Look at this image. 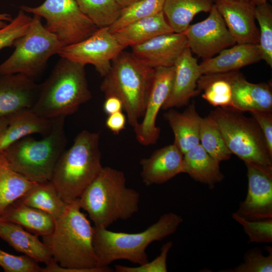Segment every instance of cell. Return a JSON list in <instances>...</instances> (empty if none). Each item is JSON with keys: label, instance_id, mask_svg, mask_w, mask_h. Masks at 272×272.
<instances>
[{"label": "cell", "instance_id": "6da1fadb", "mask_svg": "<svg viewBox=\"0 0 272 272\" xmlns=\"http://www.w3.org/2000/svg\"><path fill=\"white\" fill-rule=\"evenodd\" d=\"M79 198L55 219L52 232L42 237L53 259L42 272H110L100 267L93 244L94 226L81 211Z\"/></svg>", "mask_w": 272, "mask_h": 272}, {"label": "cell", "instance_id": "7a4b0ae2", "mask_svg": "<svg viewBox=\"0 0 272 272\" xmlns=\"http://www.w3.org/2000/svg\"><path fill=\"white\" fill-rule=\"evenodd\" d=\"M78 198L81 209L88 213L94 226L108 228L138 212L140 194L126 186L122 171L103 167Z\"/></svg>", "mask_w": 272, "mask_h": 272}, {"label": "cell", "instance_id": "3957f363", "mask_svg": "<svg viewBox=\"0 0 272 272\" xmlns=\"http://www.w3.org/2000/svg\"><path fill=\"white\" fill-rule=\"evenodd\" d=\"M91 98L85 65L60 57L48 77L39 84L31 109L42 117L53 119L74 114Z\"/></svg>", "mask_w": 272, "mask_h": 272}, {"label": "cell", "instance_id": "277c9868", "mask_svg": "<svg viewBox=\"0 0 272 272\" xmlns=\"http://www.w3.org/2000/svg\"><path fill=\"white\" fill-rule=\"evenodd\" d=\"M182 222L180 215L168 213L139 233L114 232L94 226L93 244L99 266H109L113 261L121 259L138 265L149 261L146 253L148 246L174 233Z\"/></svg>", "mask_w": 272, "mask_h": 272}, {"label": "cell", "instance_id": "5b68a950", "mask_svg": "<svg viewBox=\"0 0 272 272\" xmlns=\"http://www.w3.org/2000/svg\"><path fill=\"white\" fill-rule=\"evenodd\" d=\"M99 140V132L82 130L57 162L50 181L66 203L78 198L102 170Z\"/></svg>", "mask_w": 272, "mask_h": 272}, {"label": "cell", "instance_id": "8992f818", "mask_svg": "<svg viewBox=\"0 0 272 272\" xmlns=\"http://www.w3.org/2000/svg\"><path fill=\"white\" fill-rule=\"evenodd\" d=\"M65 118L53 119L52 129L43 138L37 140L28 135L9 147L3 153L11 167L31 181H50L67 143Z\"/></svg>", "mask_w": 272, "mask_h": 272}, {"label": "cell", "instance_id": "52a82bcc", "mask_svg": "<svg viewBox=\"0 0 272 272\" xmlns=\"http://www.w3.org/2000/svg\"><path fill=\"white\" fill-rule=\"evenodd\" d=\"M154 69L132 52L123 50L112 61L100 88L105 97L114 96L123 103L129 124L135 127L143 117Z\"/></svg>", "mask_w": 272, "mask_h": 272}, {"label": "cell", "instance_id": "ba28073f", "mask_svg": "<svg viewBox=\"0 0 272 272\" xmlns=\"http://www.w3.org/2000/svg\"><path fill=\"white\" fill-rule=\"evenodd\" d=\"M209 116L216 123L232 154L272 177V155L255 120L242 112L218 107Z\"/></svg>", "mask_w": 272, "mask_h": 272}, {"label": "cell", "instance_id": "9c48e42d", "mask_svg": "<svg viewBox=\"0 0 272 272\" xmlns=\"http://www.w3.org/2000/svg\"><path fill=\"white\" fill-rule=\"evenodd\" d=\"M13 46V52L0 64V76L21 74L33 79L44 71L50 57L64 46L36 15L27 31Z\"/></svg>", "mask_w": 272, "mask_h": 272}, {"label": "cell", "instance_id": "30bf717a", "mask_svg": "<svg viewBox=\"0 0 272 272\" xmlns=\"http://www.w3.org/2000/svg\"><path fill=\"white\" fill-rule=\"evenodd\" d=\"M20 9L43 18L45 28L64 46L86 39L98 29L82 13L76 0H45L37 7L21 6Z\"/></svg>", "mask_w": 272, "mask_h": 272}, {"label": "cell", "instance_id": "8fae6325", "mask_svg": "<svg viewBox=\"0 0 272 272\" xmlns=\"http://www.w3.org/2000/svg\"><path fill=\"white\" fill-rule=\"evenodd\" d=\"M125 49L109 27H102L79 42L63 46L57 54L84 65L91 64L104 77L113 60Z\"/></svg>", "mask_w": 272, "mask_h": 272}, {"label": "cell", "instance_id": "7c38bea8", "mask_svg": "<svg viewBox=\"0 0 272 272\" xmlns=\"http://www.w3.org/2000/svg\"><path fill=\"white\" fill-rule=\"evenodd\" d=\"M209 13L206 19L190 25L183 33L192 53L203 60L236 43L215 4Z\"/></svg>", "mask_w": 272, "mask_h": 272}, {"label": "cell", "instance_id": "4fadbf2b", "mask_svg": "<svg viewBox=\"0 0 272 272\" xmlns=\"http://www.w3.org/2000/svg\"><path fill=\"white\" fill-rule=\"evenodd\" d=\"M174 74V65L154 69L143 119L133 128L138 141L143 145H153L159 137L156 119L170 93Z\"/></svg>", "mask_w": 272, "mask_h": 272}, {"label": "cell", "instance_id": "5bb4252c", "mask_svg": "<svg viewBox=\"0 0 272 272\" xmlns=\"http://www.w3.org/2000/svg\"><path fill=\"white\" fill-rule=\"evenodd\" d=\"M245 164L247 170V193L235 213L249 221L271 218L272 177L249 163Z\"/></svg>", "mask_w": 272, "mask_h": 272}, {"label": "cell", "instance_id": "9a60e30c", "mask_svg": "<svg viewBox=\"0 0 272 272\" xmlns=\"http://www.w3.org/2000/svg\"><path fill=\"white\" fill-rule=\"evenodd\" d=\"M187 47L184 34L173 32L159 35L131 48V52L139 60L155 69L173 66Z\"/></svg>", "mask_w": 272, "mask_h": 272}, {"label": "cell", "instance_id": "2e32d148", "mask_svg": "<svg viewBox=\"0 0 272 272\" xmlns=\"http://www.w3.org/2000/svg\"><path fill=\"white\" fill-rule=\"evenodd\" d=\"M39 85L21 74L0 76V118L31 109L37 98Z\"/></svg>", "mask_w": 272, "mask_h": 272}, {"label": "cell", "instance_id": "e0dca14e", "mask_svg": "<svg viewBox=\"0 0 272 272\" xmlns=\"http://www.w3.org/2000/svg\"><path fill=\"white\" fill-rule=\"evenodd\" d=\"M215 4L236 43L258 44L254 6L235 0H215Z\"/></svg>", "mask_w": 272, "mask_h": 272}, {"label": "cell", "instance_id": "ac0fdd59", "mask_svg": "<svg viewBox=\"0 0 272 272\" xmlns=\"http://www.w3.org/2000/svg\"><path fill=\"white\" fill-rule=\"evenodd\" d=\"M174 66L171 89L162 108L164 110L184 106L199 92L197 83L201 74L197 60L189 47L183 51Z\"/></svg>", "mask_w": 272, "mask_h": 272}, {"label": "cell", "instance_id": "d6986e66", "mask_svg": "<svg viewBox=\"0 0 272 272\" xmlns=\"http://www.w3.org/2000/svg\"><path fill=\"white\" fill-rule=\"evenodd\" d=\"M184 154L173 143L156 150L140 161L141 177L146 186L164 183L183 173Z\"/></svg>", "mask_w": 272, "mask_h": 272}, {"label": "cell", "instance_id": "ffe728a7", "mask_svg": "<svg viewBox=\"0 0 272 272\" xmlns=\"http://www.w3.org/2000/svg\"><path fill=\"white\" fill-rule=\"evenodd\" d=\"M232 90V109L241 112L271 111L272 92L269 84H254L238 71L229 72Z\"/></svg>", "mask_w": 272, "mask_h": 272}, {"label": "cell", "instance_id": "44dd1931", "mask_svg": "<svg viewBox=\"0 0 272 272\" xmlns=\"http://www.w3.org/2000/svg\"><path fill=\"white\" fill-rule=\"evenodd\" d=\"M261 55L258 44L237 43L199 64L201 75L225 73L258 62Z\"/></svg>", "mask_w": 272, "mask_h": 272}, {"label": "cell", "instance_id": "7402d4cb", "mask_svg": "<svg viewBox=\"0 0 272 272\" xmlns=\"http://www.w3.org/2000/svg\"><path fill=\"white\" fill-rule=\"evenodd\" d=\"M9 124L0 136V153L23 138L33 134H48L52 127V119L42 117L31 109H26L9 117Z\"/></svg>", "mask_w": 272, "mask_h": 272}, {"label": "cell", "instance_id": "603a6c76", "mask_svg": "<svg viewBox=\"0 0 272 272\" xmlns=\"http://www.w3.org/2000/svg\"><path fill=\"white\" fill-rule=\"evenodd\" d=\"M38 237L17 224L0 219V238L17 251L46 265L53 257L49 248Z\"/></svg>", "mask_w": 272, "mask_h": 272}, {"label": "cell", "instance_id": "cb8c5ba5", "mask_svg": "<svg viewBox=\"0 0 272 272\" xmlns=\"http://www.w3.org/2000/svg\"><path fill=\"white\" fill-rule=\"evenodd\" d=\"M173 32L162 11L130 23L112 33L126 48L141 44L159 35Z\"/></svg>", "mask_w": 272, "mask_h": 272}, {"label": "cell", "instance_id": "d4e9b609", "mask_svg": "<svg viewBox=\"0 0 272 272\" xmlns=\"http://www.w3.org/2000/svg\"><path fill=\"white\" fill-rule=\"evenodd\" d=\"M174 135V143L184 154L199 144L201 117L192 103L182 112L171 108L164 114Z\"/></svg>", "mask_w": 272, "mask_h": 272}, {"label": "cell", "instance_id": "484cf974", "mask_svg": "<svg viewBox=\"0 0 272 272\" xmlns=\"http://www.w3.org/2000/svg\"><path fill=\"white\" fill-rule=\"evenodd\" d=\"M0 219L17 224L42 237L52 232L55 222V219L49 214L27 206L18 199L5 210Z\"/></svg>", "mask_w": 272, "mask_h": 272}, {"label": "cell", "instance_id": "4316f807", "mask_svg": "<svg viewBox=\"0 0 272 272\" xmlns=\"http://www.w3.org/2000/svg\"><path fill=\"white\" fill-rule=\"evenodd\" d=\"M219 164L199 144L184 154L183 173L197 182L214 187L224 178Z\"/></svg>", "mask_w": 272, "mask_h": 272}, {"label": "cell", "instance_id": "83f0119b", "mask_svg": "<svg viewBox=\"0 0 272 272\" xmlns=\"http://www.w3.org/2000/svg\"><path fill=\"white\" fill-rule=\"evenodd\" d=\"M215 0H165L163 12L175 33H183L194 16L210 12Z\"/></svg>", "mask_w": 272, "mask_h": 272}, {"label": "cell", "instance_id": "f1b7e54d", "mask_svg": "<svg viewBox=\"0 0 272 272\" xmlns=\"http://www.w3.org/2000/svg\"><path fill=\"white\" fill-rule=\"evenodd\" d=\"M36 183L13 170L4 153H0V216Z\"/></svg>", "mask_w": 272, "mask_h": 272}, {"label": "cell", "instance_id": "f546056e", "mask_svg": "<svg viewBox=\"0 0 272 272\" xmlns=\"http://www.w3.org/2000/svg\"><path fill=\"white\" fill-rule=\"evenodd\" d=\"M18 200L49 214L55 219L62 214L67 204L50 181L37 183Z\"/></svg>", "mask_w": 272, "mask_h": 272}, {"label": "cell", "instance_id": "4dcf8cb0", "mask_svg": "<svg viewBox=\"0 0 272 272\" xmlns=\"http://www.w3.org/2000/svg\"><path fill=\"white\" fill-rule=\"evenodd\" d=\"M202 97L214 106L232 108V90L229 72L201 75L197 83Z\"/></svg>", "mask_w": 272, "mask_h": 272}, {"label": "cell", "instance_id": "1f68e13d", "mask_svg": "<svg viewBox=\"0 0 272 272\" xmlns=\"http://www.w3.org/2000/svg\"><path fill=\"white\" fill-rule=\"evenodd\" d=\"M82 13L98 28L109 27L121 9L115 0H76Z\"/></svg>", "mask_w": 272, "mask_h": 272}, {"label": "cell", "instance_id": "d6a6232c", "mask_svg": "<svg viewBox=\"0 0 272 272\" xmlns=\"http://www.w3.org/2000/svg\"><path fill=\"white\" fill-rule=\"evenodd\" d=\"M199 144L219 163L230 159L232 154L227 148L220 130L209 115L201 118Z\"/></svg>", "mask_w": 272, "mask_h": 272}, {"label": "cell", "instance_id": "836d02e7", "mask_svg": "<svg viewBox=\"0 0 272 272\" xmlns=\"http://www.w3.org/2000/svg\"><path fill=\"white\" fill-rule=\"evenodd\" d=\"M165 0H139L122 8L116 21L109 28L114 33L124 26L163 11Z\"/></svg>", "mask_w": 272, "mask_h": 272}, {"label": "cell", "instance_id": "e575fe53", "mask_svg": "<svg viewBox=\"0 0 272 272\" xmlns=\"http://www.w3.org/2000/svg\"><path fill=\"white\" fill-rule=\"evenodd\" d=\"M255 19L259 26L258 46L261 59L272 67V7L267 2L255 6Z\"/></svg>", "mask_w": 272, "mask_h": 272}, {"label": "cell", "instance_id": "d590c367", "mask_svg": "<svg viewBox=\"0 0 272 272\" xmlns=\"http://www.w3.org/2000/svg\"><path fill=\"white\" fill-rule=\"evenodd\" d=\"M32 20V17L20 9L16 17L5 24L3 21H10V16L0 14V50L13 46L15 41L27 31Z\"/></svg>", "mask_w": 272, "mask_h": 272}, {"label": "cell", "instance_id": "8d00e7d4", "mask_svg": "<svg viewBox=\"0 0 272 272\" xmlns=\"http://www.w3.org/2000/svg\"><path fill=\"white\" fill-rule=\"evenodd\" d=\"M268 252L264 256L260 249L253 248L248 250L244 256V261L232 269H226L228 272H271L272 249L270 246L265 247Z\"/></svg>", "mask_w": 272, "mask_h": 272}, {"label": "cell", "instance_id": "74e56055", "mask_svg": "<svg viewBox=\"0 0 272 272\" xmlns=\"http://www.w3.org/2000/svg\"><path fill=\"white\" fill-rule=\"evenodd\" d=\"M232 218L242 226L248 236V243H271L272 218L264 220L249 221L232 214Z\"/></svg>", "mask_w": 272, "mask_h": 272}, {"label": "cell", "instance_id": "f35d334b", "mask_svg": "<svg viewBox=\"0 0 272 272\" xmlns=\"http://www.w3.org/2000/svg\"><path fill=\"white\" fill-rule=\"evenodd\" d=\"M0 266L6 272H42L39 262L26 255H15L0 248Z\"/></svg>", "mask_w": 272, "mask_h": 272}, {"label": "cell", "instance_id": "ab89813d", "mask_svg": "<svg viewBox=\"0 0 272 272\" xmlns=\"http://www.w3.org/2000/svg\"><path fill=\"white\" fill-rule=\"evenodd\" d=\"M172 245L171 241L164 244L160 254L151 261H149L136 266L115 265V270L116 272H166L167 258Z\"/></svg>", "mask_w": 272, "mask_h": 272}, {"label": "cell", "instance_id": "60d3db41", "mask_svg": "<svg viewBox=\"0 0 272 272\" xmlns=\"http://www.w3.org/2000/svg\"><path fill=\"white\" fill-rule=\"evenodd\" d=\"M271 112L252 111L250 113L258 123L263 134L268 150L272 155V115Z\"/></svg>", "mask_w": 272, "mask_h": 272}, {"label": "cell", "instance_id": "b9f144b4", "mask_svg": "<svg viewBox=\"0 0 272 272\" xmlns=\"http://www.w3.org/2000/svg\"><path fill=\"white\" fill-rule=\"evenodd\" d=\"M126 122V117L121 111L108 115L105 124L111 131L116 134L125 128Z\"/></svg>", "mask_w": 272, "mask_h": 272}, {"label": "cell", "instance_id": "7bdbcfd3", "mask_svg": "<svg viewBox=\"0 0 272 272\" xmlns=\"http://www.w3.org/2000/svg\"><path fill=\"white\" fill-rule=\"evenodd\" d=\"M123 108V103L118 97L114 96L105 97L103 104V110L108 115L121 111Z\"/></svg>", "mask_w": 272, "mask_h": 272}, {"label": "cell", "instance_id": "ee69618b", "mask_svg": "<svg viewBox=\"0 0 272 272\" xmlns=\"http://www.w3.org/2000/svg\"><path fill=\"white\" fill-rule=\"evenodd\" d=\"M9 124L8 117L0 118V136L5 130Z\"/></svg>", "mask_w": 272, "mask_h": 272}, {"label": "cell", "instance_id": "f6af8a7d", "mask_svg": "<svg viewBox=\"0 0 272 272\" xmlns=\"http://www.w3.org/2000/svg\"><path fill=\"white\" fill-rule=\"evenodd\" d=\"M121 8L127 7L139 0H115Z\"/></svg>", "mask_w": 272, "mask_h": 272}, {"label": "cell", "instance_id": "bcb514c9", "mask_svg": "<svg viewBox=\"0 0 272 272\" xmlns=\"http://www.w3.org/2000/svg\"><path fill=\"white\" fill-rule=\"evenodd\" d=\"M268 0H250L249 3L255 7L258 5H261L267 3Z\"/></svg>", "mask_w": 272, "mask_h": 272}, {"label": "cell", "instance_id": "7dc6e473", "mask_svg": "<svg viewBox=\"0 0 272 272\" xmlns=\"http://www.w3.org/2000/svg\"><path fill=\"white\" fill-rule=\"evenodd\" d=\"M237 1L242 2H249L250 0H235Z\"/></svg>", "mask_w": 272, "mask_h": 272}]
</instances>
